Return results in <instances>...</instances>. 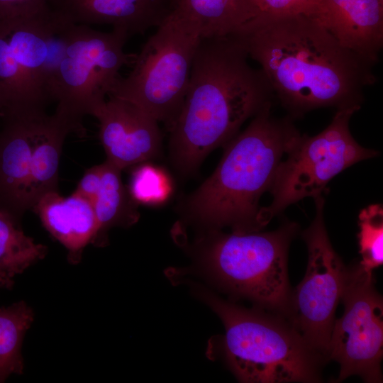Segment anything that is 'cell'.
<instances>
[{
    "mask_svg": "<svg viewBox=\"0 0 383 383\" xmlns=\"http://www.w3.org/2000/svg\"><path fill=\"white\" fill-rule=\"evenodd\" d=\"M236 34L294 116L321 107L361 106L364 89L377 82L375 65L314 18L260 13Z\"/></svg>",
    "mask_w": 383,
    "mask_h": 383,
    "instance_id": "6da1fadb",
    "label": "cell"
},
{
    "mask_svg": "<svg viewBox=\"0 0 383 383\" xmlns=\"http://www.w3.org/2000/svg\"><path fill=\"white\" fill-rule=\"evenodd\" d=\"M248 57L237 34L201 38L182 108L169 128L180 171L195 170L271 100L273 93L265 74L249 65Z\"/></svg>",
    "mask_w": 383,
    "mask_h": 383,
    "instance_id": "7a4b0ae2",
    "label": "cell"
},
{
    "mask_svg": "<svg viewBox=\"0 0 383 383\" xmlns=\"http://www.w3.org/2000/svg\"><path fill=\"white\" fill-rule=\"evenodd\" d=\"M271 100L235 135L214 172L189 198L191 217L213 228L233 233L259 231V201L270 190L284 153L299 131L288 118L272 115Z\"/></svg>",
    "mask_w": 383,
    "mask_h": 383,
    "instance_id": "3957f363",
    "label": "cell"
},
{
    "mask_svg": "<svg viewBox=\"0 0 383 383\" xmlns=\"http://www.w3.org/2000/svg\"><path fill=\"white\" fill-rule=\"evenodd\" d=\"M195 294L221 318L223 350L242 382H314L322 359L288 322L279 316L236 306L202 287Z\"/></svg>",
    "mask_w": 383,
    "mask_h": 383,
    "instance_id": "277c9868",
    "label": "cell"
},
{
    "mask_svg": "<svg viewBox=\"0 0 383 383\" xmlns=\"http://www.w3.org/2000/svg\"><path fill=\"white\" fill-rule=\"evenodd\" d=\"M296 226L223 234L213 232L201 248L206 274L217 286L285 316L291 292L287 277V251Z\"/></svg>",
    "mask_w": 383,
    "mask_h": 383,
    "instance_id": "5b68a950",
    "label": "cell"
},
{
    "mask_svg": "<svg viewBox=\"0 0 383 383\" xmlns=\"http://www.w3.org/2000/svg\"><path fill=\"white\" fill-rule=\"evenodd\" d=\"M62 34V50L50 74L51 96L57 102L55 111L83 136L84 117L93 116L104 103L121 69L132 65L135 55L124 51L130 37L118 29L104 32L66 21Z\"/></svg>",
    "mask_w": 383,
    "mask_h": 383,
    "instance_id": "8992f818",
    "label": "cell"
},
{
    "mask_svg": "<svg viewBox=\"0 0 383 383\" xmlns=\"http://www.w3.org/2000/svg\"><path fill=\"white\" fill-rule=\"evenodd\" d=\"M201 39L194 23L171 11L109 95L135 104L170 128L182 108Z\"/></svg>",
    "mask_w": 383,
    "mask_h": 383,
    "instance_id": "52a82bcc",
    "label": "cell"
},
{
    "mask_svg": "<svg viewBox=\"0 0 383 383\" xmlns=\"http://www.w3.org/2000/svg\"><path fill=\"white\" fill-rule=\"evenodd\" d=\"M361 106L338 109L330 124L318 134L296 137L281 162L270 187L273 199L260 208L262 228L288 206L304 197L321 194L335 175L377 152L361 146L353 137L349 122Z\"/></svg>",
    "mask_w": 383,
    "mask_h": 383,
    "instance_id": "ba28073f",
    "label": "cell"
},
{
    "mask_svg": "<svg viewBox=\"0 0 383 383\" xmlns=\"http://www.w3.org/2000/svg\"><path fill=\"white\" fill-rule=\"evenodd\" d=\"M62 18L51 9L0 23V118L45 111L52 101L50 77Z\"/></svg>",
    "mask_w": 383,
    "mask_h": 383,
    "instance_id": "9c48e42d",
    "label": "cell"
},
{
    "mask_svg": "<svg viewBox=\"0 0 383 383\" xmlns=\"http://www.w3.org/2000/svg\"><path fill=\"white\" fill-rule=\"evenodd\" d=\"M316 214L303 233L308 248L305 276L291 292L285 316L307 345L328 357L335 312L341 300L348 270L333 250L323 221L324 199L314 198Z\"/></svg>",
    "mask_w": 383,
    "mask_h": 383,
    "instance_id": "30bf717a",
    "label": "cell"
},
{
    "mask_svg": "<svg viewBox=\"0 0 383 383\" xmlns=\"http://www.w3.org/2000/svg\"><path fill=\"white\" fill-rule=\"evenodd\" d=\"M372 272L360 265L347 272L344 313L335 321L328 351V357L340 366L338 382L352 375L382 382L383 302Z\"/></svg>",
    "mask_w": 383,
    "mask_h": 383,
    "instance_id": "8fae6325",
    "label": "cell"
},
{
    "mask_svg": "<svg viewBox=\"0 0 383 383\" xmlns=\"http://www.w3.org/2000/svg\"><path fill=\"white\" fill-rule=\"evenodd\" d=\"M106 160L123 170L156 157L162 146L158 121L135 104L109 95L94 112Z\"/></svg>",
    "mask_w": 383,
    "mask_h": 383,
    "instance_id": "7c38bea8",
    "label": "cell"
},
{
    "mask_svg": "<svg viewBox=\"0 0 383 383\" xmlns=\"http://www.w3.org/2000/svg\"><path fill=\"white\" fill-rule=\"evenodd\" d=\"M44 111L8 115L0 124V209L21 220L31 209L33 151Z\"/></svg>",
    "mask_w": 383,
    "mask_h": 383,
    "instance_id": "4fadbf2b",
    "label": "cell"
},
{
    "mask_svg": "<svg viewBox=\"0 0 383 383\" xmlns=\"http://www.w3.org/2000/svg\"><path fill=\"white\" fill-rule=\"evenodd\" d=\"M50 9L74 24H106L129 37L159 26L172 11L168 0H48Z\"/></svg>",
    "mask_w": 383,
    "mask_h": 383,
    "instance_id": "5bb4252c",
    "label": "cell"
},
{
    "mask_svg": "<svg viewBox=\"0 0 383 383\" xmlns=\"http://www.w3.org/2000/svg\"><path fill=\"white\" fill-rule=\"evenodd\" d=\"M32 210L45 228L68 252V261H81L85 247L91 243L97 232V221L91 201L72 193L65 197L58 191L43 195Z\"/></svg>",
    "mask_w": 383,
    "mask_h": 383,
    "instance_id": "9a60e30c",
    "label": "cell"
},
{
    "mask_svg": "<svg viewBox=\"0 0 383 383\" xmlns=\"http://www.w3.org/2000/svg\"><path fill=\"white\" fill-rule=\"evenodd\" d=\"M77 135L74 125L55 111L40 119L33 151L30 197L31 209L45 194L57 191L60 156L66 137Z\"/></svg>",
    "mask_w": 383,
    "mask_h": 383,
    "instance_id": "2e32d148",
    "label": "cell"
},
{
    "mask_svg": "<svg viewBox=\"0 0 383 383\" xmlns=\"http://www.w3.org/2000/svg\"><path fill=\"white\" fill-rule=\"evenodd\" d=\"M171 11L194 23L201 38L237 33L260 13L256 0H174Z\"/></svg>",
    "mask_w": 383,
    "mask_h": 383,
    "instance_id": "e0dca14e",
    "label": "cell"
},
{
    "mask_svg": "<svg viewBox=\"0 0 383 383\" xmlns=\"http://www.w3.org/2000/svg\"><path fill=\"white\" fill-rule=\"evenodd\" d=\"M102 165L101 186L93 207L97 232L91 244L104 247L107 233L113 227L127 228L139 219L138 204L132 199L121 180V170L106 160Z\"/></svg>",
    "mask_w": 383,
    "mask_h": 383,
    "instance_id": "ac0fdd59",
    "label": "cell"
},
{
    "mask_svg": "<svg viewBox=\"0 0 383 383\" xmlns=\"http://www.w3.org/2000/svg\"><path fill=\"white\" fill-rule=\"evenodd\" d=\"M340 40L375 65L383 46V0H345Z\"/></svg>",
    "mask_w": 383,
    "mask_h": 383,
    "instance_id": "d6986e66",
    "label": "cell"
},
{
    "mask_svg": "<svg viewBox=\"0 0 383 383\" xmlns=\"http://www.w3.org/2000/svg\"><path fill=\"white\" fill-rule=\"evenodd\" d=\"M33 320L34 312L24 301L0 308V383L23 373L22 344Z\"/></svg>",
    "mask_w": 383,
    "mask_h": 383,
    "instance_id": "ffe728a7",
    "label": "cell"
},
{
    "mask_svg": "<svg viewBox=\"0 0 383 383\" xmlns=\"http://www.w3.org/2000/svg\"><path fill=\"white\" fill-rule=\"evenodd\" d=\"M47 253L45 245L25 234L20 219L0 209V271L13 278Z\"/></svg>",
    "mask_w": 383,
    "mask_h": 383,
    "instance_id": "44dd1931",
    "label": "cell"
},
{
    "mask_svg": "<svg viewBox=\"0 0 383 383\" xmlns=\"http://www.w3.org/2000/svg\"><path fill=\"white\" fill-rule=\"evenodd\" d=\"M358 234L361 261L365 270H372L383 262V209L381 204H372L359 214Z\"/></svg>",
    "mask_w": 383,
    "mask_h": 383,
    "instance_id": "7402d4cb",
    "label": "cell"
},
{
    "mask_svg": "<svg viewBox=\"0 0 383 383\" xmlns=\"http://www.w3.org/2000/svg\"><path fill=\"white\" fill-rule=\"evenodd\" d=\"M128 190L137 204H158L168 199L172 184L162 170L143 164L132 172Z\"/></svg>",
    "mask_w": 383,
    "mask_h": 383,
    "instance_id": "603a6c76",
    "label": "cell"
},
{
    "mask_svg": "<svg viewBox=\"0 0 383 383\" xmlns=\"http://www.w3.org/2000/svg\"><path fill=\"white\" fill-rule=\"evenodd\" d=\"M256 1L260 13L274 16L303 15L320 21L328 28V12L323 0Z\"/></svg>",
    "mask_w": 383,
    "mask_h": 383,
    "instance_id": "cb8c5ba5",
    "label": "cell"
},
{
    "mask_svg": "<svg viewBox=\"0 0 383 383\" xmlns=\"http://www.w3.org/2000/svg\"><path fill=\"white\" fill-rule=\"evenodd\" d=\"M50 9L48 0H0V23L34 17Z\"/></svg>",
    "mask_w": 383,
    "mask_h": 383,
    "instance_id": "d4e9b609",
    "label": "cell"
},
{
    "mask_svg": "<svg viewBox=\"0 0 383 383\" xmlns=\"http://www.w3.org/2000/svg\"><path fill=\"white\" fill-rule=\"evenodd\" d=\"M101 175V164L87 169L79 182L74 193L87 199L93 204L100 189Z\"/></svg>",
    "mask_w": 383,
    "mask_h": 383,
    "instance_id": "484cf974",
    "label": "cell"
},
{
    "mask_svg": "<svg viewBox=\"0 0 383 383\" xmlns=\"http://www.w3.org/2000/svg\"><path fill=\"white\" fill-rule=\"evenodd\" d=\"M13 284V278L0 271V289H10Z\"/></svg>",
    "mask_w": 383,
    "mask_h": 383,
    "instance_id": "4316f807",
    "label": "cell"
},
{
    "mask_svg": "<svg viewBox=\"0 0 383 383\" xmlns=\"http://www.w3.org/2000/svg\"><path fill=\"white\" fill-rule=\"evenodd\" d=\"M168 1H169L170 2V4H172V6H173V4H174V0H168Z\"/></svg>",
    "mask_w": 383,
    "mask_h": 383,
    "instance_id": "83f0119b",
    "label": "cell"
},
{
    "mask_svg": "<svg viewBox=\"0 0 383 383\" xmlns=\"http://www.w3.org/2000/svg\"><path fill=\"white\" fill-rule=\"evenodd\" d=\"M0 123H1V121H0Z\"/></svg>",
    "mask_w": 383,
    "mask_h": 383,
    "instance_id": "f1b7e54d",
    "label": "cell"
}]
</instances>
